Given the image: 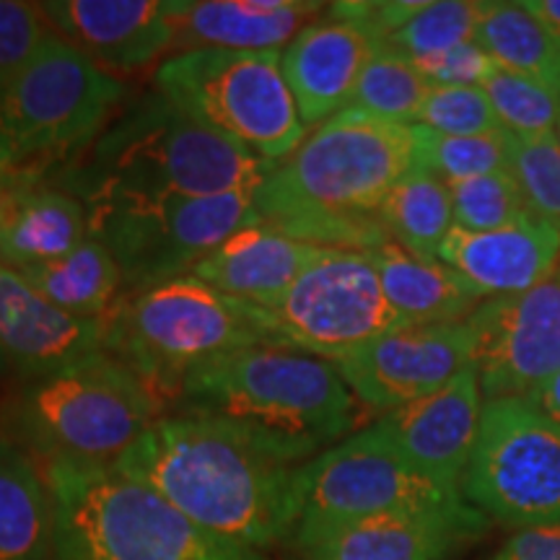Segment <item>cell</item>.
Returning <instances> with one entry per match:
<instances>
[{
  "label": "cell",
  "instance_id": "cell-1",
  "mask_svg": "<svg viewBox=\"0 0 560 560\" xmlns=\"http://www.w3.org/2000/svg\"><path fill=\"white\" fill-rule=\"evenodd\" d=\"M412 170V125L346 107L272 166L255 208L260 223L299 242L371 252L392 242L376 213Z\"/></svg>",
  "mask_w": 560,
  "mask_h": 560
},
{
  "label": "cell",
  "instance_id": "cell-2",
  "mask_svg": "<svg viewBox=\"0 0 560 560\" xmlns=\"http://www.w3.org/2000/svg\"><path fill=\"white\" fill-rule=\"evenodd\" d=\"M172 412L208 420L280 465L301 467L348 439L355 397L338 366L278 346L231 350L195 366Z\"/></svg>",
  "mask_w": 560,
  "mask_h": 560
},
{
  "label": "cell",
  "instance_id": "cell-3",
  "mask_svg": "<svg viewBox=\"0 0 560 560\" xmlns=\"http://www.w3.org/2000/svg\"><path fill=\"white\" fill-rule=\"evenodd\" d=\"M276 161L210 128L161 91L140 96L50 179L81 202L255 192Z\"/></svg>",
  "mask_w": 560,
  "mask_h": 560
},
{
  "label": "cell",
  "instance_id": "cell-4",
  "mask_svg": "<svg viewBox=\"0 0 560 560\" xmlns=\"http://www.w3.org/2000/svg\"><path fill=\"white\" fill-rule=\"evenodd\" d=\"M213 537L265 550L291 537V480L280 465L208 420L166 412L117 462Z\"/></svg>",
  "mask_w": 560,
  "mask_h": 560
},
{
  "label": "cell",
  "instance_id": "cell-5",
  "mask_svg": "<svg viewBox=\"0 0 560 560\" xmlns=\"http://www.w3.org/2000/svg\"><path fill=\"white\" fill-rule=\"evenodd\" d=\"M166 416V402L109 350L26 382L9 405V429L45 465L109 467Z\"/></svg>",
  "mask_w": 560,
  "mask_h": 560
},
{
  "label": "cell",
  "instance_id": "cell-6",
  "mask_svg": "<svg viewBox=\"0 0 560 560\" xmlns=\"http://www.w3.org/2000/svg\"><path fill=\"white\" fill-rule=\"evenodd\" d=\"M55 506L52 560H268L187 520L115 465H45Z\"/></svg>",
  "mask_w": 560,
  "mask_h": 560
},
{
  "label": "cell",
  "instance_id": "cell-7",
  "mask_svg": "<svg viewBox=\"0 0 560 560\" xmlns=\"http://www.w3.org/2000/svg\"><path fill=\"white\" fill-rule=\"evenodd\" d=\"M128 86L58 34L0 91V170L47 182L102 136Z\"/></svg>",
  "mask_w": 560,
  "mask_h": 560
},
{
  "label": "cell",
  "instance_id": "cell-8",
  "mask_svg": "<svg viewBox=\"0 0 560 560\" xmlns=\"http://www.w3.org/2000/svg\"><path fill=\"white\" fill-rule=\"evenodd\" d=\"M252 346L283 348L270 310L192 276L122 296L109 319L107 350L159 392L166 410L195 366Z\"/></svg>",
  "mask_w": 560,
  "mask_h": 560
},
{
  "label": "cell",
  "instance_id": "cell-9",
  "mask_svg": "<svg viewBox=\"0 0 560 560\" xmlns=\"http://www.w3.org/2000/svg\"><path fill=\"white\" fill-rule=\"evenodd\" d=\"M459 490L439 486L374 429L342 439L293 470L291 542L322 527L376 514H470Z\"/></svg>",
  "mask_w": 560,
  "mask_h": 560
},
{
  "label": "cell",
  "instance_id": "cell-10",
  "mask_svg": "<svg viewBox=\"0 0 560 560\" xmlns=\"http://www.w3.org/2000/svg\"><path fill=\"white\" fill-rule=\"evenodd\" d=\"M89 229L122 272L125 296L190 276L208 252L260 223L255 192L213 198H104L83 202Z\"/></svg>",
  "mask_w": 560,
  "mask_h": 560
},
{
  "label": "cell",
  "instance_id": "cell-11",
  "mask_svg": "<svg viewBox=\"0 0 560 560\" xmlns=\"http://www.w3.org/2000/svg\"><path fill=\"white\" fill-rule=\"evenodd\" d=\"M153 86L265 161L278 164L306 138L280 52H177L156 68Z\"/></svg>",
  "mask_w": 560,
  "mask_h": 560
},
{
  "label": "cell",
  "instance_id": "cell-12",
  "mask_svg": "<svg viewBox=\"0 0 560 560\" xmlns=\"http://www.w3.org/2000/svg\"><path fill=\"white\" fill-rule=\"evenodd\" d=\"M462 495L488 520L532 529L560 524V423L524 397L482 405Z\"/></svg>",
  "mask_w": 560,
  "mask_h": 560
},
{
  "label": "cell",
  "instance_id": "cell-13",
  "mask_svg": "<svg viewBox=\"0 0 560 560\" xmlns=\"http://www.w3.org/2000/svg\"><path fill=\"white\" fill-rule=\"evenodd\" d=\"M270 314L280 346L332 363L405 327L369 252L355 249H322Z\"/></svg>",
  "mask_w": 560,
  "mask_h": 560
},
{
  "label": "cell",
  "instance_id": "cell-14",
  "mask_svg": "<svg viewBox=\"0 0 560 560\" xmlns=\"http://www.w3.org/2000/svg\"><path fill=\"white\" fill-rule=\"evenodd\" d=\"M467 327L482 400L532 395L560 374V278L486 299Z\"/></svg>",
  "mask_w": 560,
  "mask_h": 560
},
{
  "label": "cell",
  "instance_id": "cell-15",
  "mask_svg": "<svg viewBox=\"0 0 560 560\" xmlns=\"http://www.w3.org/2000/svg\"><path fill=\"white\" fill-rule=\"evenodd\" d=\"M353 397L389 412L444 389L472 366V332L457 325H405L335 361Z\"/></svg>",
  "mask_w": 560,
  "mask_h": 560
},
{
  "label": "cell",
  "instance_id": "cell-16",
  "mask_svg": "<svg viewBox=\"0 0 560 560\" xmlns=\"http://www.w3.org/2000/svg\"><path fill=\"white\" fill-rule=\"evenodd\" d=\"M482 405L478 371L470 366L444 389L384 412L371 429L439 486L459 490L480 433Z\"/></svg>",
  "mask_w": 560,
  "mask_h": 560
},
{
  "label": "cell",
  "instance_id": "cell-17",
  "mask_svg": "<svg viewBox=\"0 0 560 560\" xmlns=\"http://www.w3.org/2000/svg\"><path fill=\"white\" fill-rule=\"evenodd\" d=\"M50 30L107 73L149 68L174 50L172 0H47Z\"/></svg>",
  "mask_w": 560,
  "mask_h": 560
},
{
  "label": "cell",
  "instance_id": "cell-18",
  "mask_svg": "<svg viewBox=\"0 0 560 560\" xmlns=\"http://www.w3.org/2000/svg\"><path fill=\"white\" fill-rule=\"evenodd\" d=\"M109 322L75 317L0 262V363L26 382L107 350Z\"/></svg>",
  "mask_w": 560,
  "mask_h": 560
},
{
  "label": "cell",
  "instance_id": "cell-19",
  "mask_svg": "<svg viewBox=\"0 0 560 560\" xmlns=\"http://www.w3.org/2000/svg\"><path fill=\"white\" fill-rule=\"evenodd\" d=\"M490 520L470 514H376L299 537L304 560H444L480 537Z\"/></svg>",
  "mask_w": 560,
  "mask_h": 560
},
{
  "label": "cell",
  "instance_id": "cell-20",
  "mask_svg": "<svg viewBox=\"0 0 560 560\" xmlns=\"http://www.w3.org/2000/svg\"><path fill=\"white\" fill-rule=\"evenodd\" d=\"M380 45L361 26L325 13L280 52V70L306 128H319L350 107Z\"/></svg>",
  "mask_w": 560,
  "mask_h": 560
},
{
  "label": "cell",
  "instance_id": "cell-21",
  "mask_svg": "<svg viewBox=\"0 0 560 560\" xmlns=\"http://www.w3.org/2000/svg\"><path fill=\"white\" fill-rule=\"evenodd\" d=\"M439 260L486 299L524 293L550 280L560 265V229L537 213L495 231L454 226L441 242Z\"/></svg>",
  "mask_w": 560,
  "mask_h": 560
},
{
  "label": "cell",
  "instance_id": "cell-22",
  "mask_svg": "<svg viewBox=\"0 0 560 560\" xmlns=\"http://www.w3.org/2000/svg\"><path fill=\"white\" fill-rule=\"evenodd\" d=\"M325 13L319 0H172L174 50L283 52Z\"/></svg>",
  "mask_w": 560,
  "mask_h": 560
},
{
  "label": "cell",
  "instance_id": "cell-23",
  "mask_svg": "<svg viewBox=\"0 0 560 560\" xmlns=\"http://www.w3.org/2000/svg\"><path fill=\"white\" fill-rule=\"evenodd\" d=\"M322 249L325 247L293 240L268 223H255L208 252L190 276L231 299L272 310Z\"/></svg>",
  "mask_w": 560,
  "mask_h": 560
},
{
  "label": "cell",
  "instance_id": "cell-24",
  "mask_svg": "<svg viewBox=\"0 0 560 560\" xmlns=\"http://www.w3.org/2000/svg\"><path fill=\"white\" fill-rule=\"evenodd\" d=\"M91 236L86 206L52 182H11L0 195V262L11 270L55 262Z\"/></svg>",
  "mask_w": 560,
  "mask_h": 560
},
{
  "label": "cell",
  "instance_id": "cell-25",
  "mask_svg": "<svg viewBox=\"0 0 560 560\" xmlns=\"http://www.w3.org/2000/svg\"><path fill=\"white\" fill-rule=\"evenodd\" d=\"M392 310L405 325H457L482 304V293L441 260H423L387 242L369 252Z\"/></svg>",
  "mask_w": 560,
  "mask_h": 560
},
{
  "label": "cell",
  "instance_id": "cell-26",
  "mask_svg": "<svg viewBox=\"0 0 560 560\" xmlns=\"http://www.w3.org/2000/svg\"><path fill=\"white\" fill-rule=\"evenodd\" d=\"M55 506L45 470L0 441V560H52Z\"/></svg>",
  "mask_w": 560,
  "mask_h": 560
},
{
  "label": "cell",
  "instance_id": "cell-27",
  "mask_svg": "<svg viewBox=\"0 0 560 560\" xmlns=\"http://www.w3.org/2000/svg\"><path fill=\"white\" fill-rule=\"evenodd\" d=\"M19 276L55 306L83 319L109 322L125 296L115 257L94 236L60 260L19 270Z\"/></svg>",
  "mask_w": 560,
  "mask_h": 560
},
{
  "label": "cell",
  "instance_id": "cell-28",
  "mask_svg": "<svg viewBox=\"0 0 560 560\" xmlns=\"http://www.w3.org/2000/svg\"><path fill=\"white\" fill-rule=\"evenodd\" d=\"M475 42L499 68L560 94V45L522 3H486Z\"/></svg>",
  "mask_w": 560,
  "mask_h": 560
},
{
  "label": "cell",
  "instance_id": "cell-29",
  "mask_svg": "<svg viewBox=\"0 0 560 560\" xmlns=\"http://www.w3.org/2000/svg\"><path fill=\"white\" fill-rule=\"evenodd\" d=\"M376 215L392 242L423 260H439L441 242L454 229L450 185L423 166H416L387 195Z\"/></svg>",
  "mask_w": 560,
  "mask_h": 560
},
{
  "label": "cell",
  "instance_id": "cell-30",
  "mask_svg": "<svg viewBox=\"0 0 560 560\" xmlns=\"http://www.w3.org/2000/svg\"><path fill=\"white\" fill-rule=\"evenodd\" d=\"M433 83L397 47L382 42L363 70L350 107L395 125H418Z\"/></svg>",
  "mask_w": 560,
  "mask_h": 560
},
{
  "label": "cell",
  "instance_id": "cell-31",
  "mask_svg": "<svg viewBox=\"0 0 560 560\" xmlns=\"http://www.w3.org/2000/svg\"><path fill=\"white\" fill-rule=\"evenodd\" d=\"M416 136V166H423L452 185V182L511 172L509 132L493 130L480 136H441L425 125H412Z\"/></svg>",
  "mask_w": 560,
  "mask_h": 560
},
{
  "label": "cell",
  "instance_id": "cell-32",
  "mask_svg": "<svg viewBox=\"0 0 560 560\" xmlns=\"http://www.w3.org/2000/svg\"><path fill=\"white\" fill-rule=\"evenodd\" d=\"M486 3L480 0H433L425 3L400 32L387 39V45L408 55L410 60L433 58L467 45L478 37L480 16Z\"/></svg>",
  "mask_w": 560,
  "mask_h": 560
},
{
  "label": "cell",
  "instance_id": "cell-33",
  "mask_svg": "<svg viewBox=\"0 0 560 560\" xmlns=\"http://www.w3.org/2000/svg\"><path fill=\"white\" fill-rule=\"evenodd\" d=\"M454 226L465 231H495L520 223L532 213L520 182L511 172L452 182Z\"/></svg>",
  "mask_w": 560,
  "mask_h": 560
},
{
  "label": "cell",
  "instance_id": "cell-34",
  "mask_svg": "<svg viewBox=\"0 0 560 560\" xmlns=\"http://www.w3.org/2000/svg\"><path fill=\"white\" fill-rule=\"evenodd\" d=\"M482 91L499 115L501 128L514 138L556 136L560 94H552L540 83L522 79L509 70L495 68Z\"/></svg>",
  "mask_w": 560,
  "mask_h": 560
},
{
  "label": "cell",
  "instance_id": "cell-35",
  "mask_svg": "<svg viewBox=\"0 0 560 560\" xmlns=\"http://www.w3.org/2000/svg\"><path fill=\"white\" fill-rule=\"evenodd\" d=\"M511 136V132H509ZM509 166L532 213L560 229V145L556 136L509 138Z\"/></svg>",
  "mask_w": 560,
  "mask_h": 560
},
{
  "label": "cell",
  "instance_id": "cell-36",
  "mask_svg": "<svg viewBox=\"0 0 560 560\" xmlns=\"http://www.w3.org/2000/svg\"><path fill=\"white\" fill-rule=\"evenodd\" d=\"M418 125L441 136H480L501 130L499 115L482 86H433Z\"/></svg>",
  "mask_w": 560,
  "mask_h": 560
},
{
  "label": "cell",
  "instance_id": "cell-37",
  "mask_svg": "<svg viewBox=\"0 0 560 560\" xmlns=\"http://www.w3.org/2000/svg\"><path fill=\"white\" fill-rule=\"evenodd\" d=\"M50 34L39 3L0 0V91L26 68Z\"/></svg>",
  "mask_w": 560,
  "mask_h": 560
},
{
  "label": "cell",
  "instance_id": "cell-38",
  "mask_svg": "<svg viewBox=\"0 0 560 560\" xmlns=\"http://www.w3.org/2000/svg\"><path fill=\"white\" fill-rule=\"evenodd\" d=\"M412 62L433 86H482L490 79V73L499 68L478 42H467V45L454 47L450 52Z\"/></svg>",
  "mask_w": 560,
  "mask_h": 560
},
{
  "label": "cell",
  "instance_id": "cell-39",
  "mask_svg": "<svg viewBox=\"0 0 560 560\" xmlns=\"http://www.w3.org/2000/svg\"><path fill=\"white\" fill-rule=\"evenodd\" d=\"M493 560H560V524L516 532Z\"/></svg>",
  "mask_w": 560,
  "mask_h": 560
},
{
  "label": "cell",
  "instance_id": "cell-40",
  "mask_svg": "<svg viewBox=\"0 0 560 560\" xmlns=\"http://www.w3.org/2000/svg\"><path fill=\"white\" fill-rule=\"evenodd\" d=\"M524 400H529L537 410H542L545 416H550L560 423V374L552 376L550 382H545L540 389H535Z\"/></svg>",
  "mask_w": 560,
  "mask_h": 560
},
{
  "label": "cell",
  "instance_id": "cell-41",
  "mask_svg": "<svg viewBox=\"0 0 560 560\" xmlns=\"http://www.w3.org/2000/svg\"><path fill=\"white\" fill-rule=\"evenodd\" d=\"M560 45V0H527L522 3Z\"/></svg>",
  "mask_w": 560,
  "mask_h": 560
},
{
  "label": "cell",
  "instance_id": "cell-42",
  "mask_svg": "<svg viewBox=\"0 0 560 560\" xmlns=\"http://www.w3.org/2000/svg\"><path fill=\"white\" fill-rule=\"evenodd\" d=\"M9 185H11V177L3 170H0V195L5 192V187H9Z\"/></svg>",
  "mask_w": 560,
  "mask_h": 560
},
{
  "label": "cell",
  "instance_id": "cell-43",
  "mask_svg": "<svg viewBox=\"0 0 560 560\" xmlns=\"http://www.w3.org/2000/svg\"><path fill=\"white\" fill-rule=\"evenodd\" d=\"M558 132H556V140H558V145H560V112H558V128H556Z\"/></svg>",
  "mask_w": 560,
  "mask_h": 560
},
{
  "label": "cell",
  "instance_id": "cell-44",
  "mask_svg": "<svg viewBox=\"0 0 560 560\" xmlns=\"http://www.w3.org/2000/svg\"><path fill=\"white\" fill-rule=\"evenodd\" d=\"M558 272H560V265H558Z\"/></svg>",
  "mask_w": 560,
  "mask_h": 560
},
{
  "label": "cell",
  "instance_id": "cell-45",
  "mask_svg": "<svg viewBox=\"0 0 560 560\" xmlns=\"http://www.w3.org/2000/svg\"><path fill=\"white\" fill-rule=\"evenodd\" d=\"M0 366H3V363H0Z\"/></svg>",
  "mask_w": 560,
  "mask_h": 560
}]
</instances>
